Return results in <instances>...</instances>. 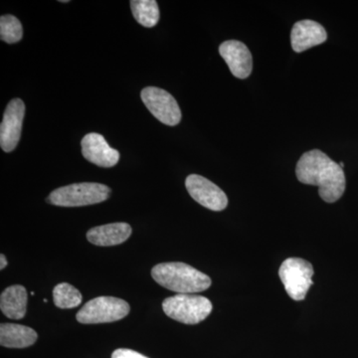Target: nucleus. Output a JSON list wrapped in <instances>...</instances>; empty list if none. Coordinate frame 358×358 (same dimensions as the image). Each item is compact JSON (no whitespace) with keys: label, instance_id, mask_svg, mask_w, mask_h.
Returning <instances> with one entry per match:
<instances>
[{"label":"nucleus","instance_id":"nucleus-15","mask_svg":"<svg viewBox=\"0 0 358 358\" xmlns=\"http://www.w3.org/2000/svg\"><path fill=\"white\" fill-rule=\"evenodd\" d=\"M36 331L31 327L16 324H1L0 345L8 348H25L36 343Z\"/></svg>","mask_w":358,"mask_h":358},{"label":"nucleus","instance_id":"nucleus-1","mask_svg":"<svg viewBox=\"0 0 358 358\" xmlns=\"http://www.w3.org/2000/svg\"><path fill=\"white\" fill-rule=\"evenodd\" d=\"M296 173L300 182L317 186L320 199L327 203L338 201L345 192L343 169L322 150H313L301 155Z\"/></svg>","mask_w":358,"mask_h":358},{"label":"nucleus","instance_id":"nucleus-10","mask_svg":"<svg viewBox=\"0 0 358 358\" xmlns=\"http://www.w3.org/2000/svg\"><path fill=\"white\" fill-rule=\"evenodd\" d=\"M219 53L235 77L246 79L250 76L253 69V59L246 45L237 40H228L220 45Z\"/></svg>","mask_w":358,"mask_h":358},{"label":"nucleus","instance_id":"nucleus-12","mask_svg":"<svg viewBox=\"0 0 358 358\" xmlns=\"http://www.w3.org/2000/svg\"><path fill=\"white\" fill-rule=\"evenodd\" d=\"M326 29L313 20H301L294 23L291 32L292 47L294 52H303L326 42Z\"/></svg>","mask_w":358,"mask_h":358},{"label":"nucleus","instance_id":"nucleus-20","mask_svg":"<svg viewBox=\"0 0 358 358\" xmlns=\"http://www.w3.org/2000/svg\"><path fill=\"white\" fill-rule=\"evenodd\" d=\"M7 266V260L6 257L1 254L0 255V270H3L4 268H6Z\"/></svg>","mask_w":358,"mask_h":358},{"label":"nucleus","instance_id":"nucleus-11","mask_svg":"<svg viewBox=\"0 0 358 358\" xmlns=\"http://www.w3.org/2000/svg\"><path fill=\"white\" fill-rule=\"evenodd\" d=\"M81 145L85 159L96 166L113 167L119 162L120 152L108 145L102 134H86L82 140Z\"/></svg>","mask_w":358,"mask_h":358},{"label":"nucleus","instance_id":"nucleus-4","mask_svg":"<svg viewBox=\"0 0 358 358\" xmlns=\"http://www.w3.org/2000/svg\"><path fill=\"white\" fill-rule=\"evenodd\" d=\"M167 317L185 324H197L210 315L213 307L205 296L192 294H178L162 303Z\"/></svg>","mask_w":358,"mask_h":358},{"label":"nucleus","instance_id":"nucleus-7","mask_svg":"<svg viewBox=\"0 0 358 358\" xmlns=\"http://www.w3.org/2000/svg\"><path fill=\"white\" fill-rule=\"evenodd\" d=\"M141 96L148 110L162 124L173 127L180 122V108L169 92L157 87H147L141 91Z\"/></svg>","mask_w":358,"mask_h":358},{"label":"nucleus","instance_id":"nucleus-21","mask_svg":"<svg viewBox=\"0 0 358 358\" xmlns=\"http://www.w3.org/2000/svg\"><path fill=\"white\" fill-rule=\"evenodd\" d=\"M60 2H62V3H67V2H69V1H67V0H62V1H60Z\"/></svg>","mask_w":358,"mask_h":358},{"label":"nucleus","instance_id":"nucleus-2","mask_svg":"<svg viewBox=\"0 0 358 358\" xmlns=\"http://www.w3.org/2000/svg\"><path fill=\"white\" fill-rule=\"evenodd\" d=\"M152 275L160 286L178 294L200 293L211 286L208 275L185 263L159 264L152 268Z\"/></svg>","mask_w":358,"mask_h":358},{"label":"nucleus","instance_id":"nucleus-3","mask_svg":"<svg viewBox=\"0 0 358 358\" xmlns=\"http://www.w3.org/2000/svg\"><path fill=\"white\" fill-rule=\"evenodd\" d=\"M110 187L95 182L74 183L54 190L46 201L62 207H80L101 203L109 199Z\"/></svg>","mask_w":358,"mask_h":358},{"label":"nucleus","instance_id":"nucleus-16","mask_svg":"<svg viewBox=\"0 0 358 358\" xmlns=\"http://www.w3.org/2000/svg\"><path fill=\"white\" fill-rule=\"evenodd\" d=\"M131 13L141 25L155 27L159 20V8L155 0H131Z\"/></svg>","mask_w":358,"mask_h":358},{"label":"nucleus","instance_id":"nucleus-19","mask_svg":"<svg viewBox=\"0 0 358 358\" xmlns=\"http://www.w3.org/2000/svg\"><path fill=\"white\" fill-rule=\"evenodd\" d=\"M112 358H148L141 353L134 352V350H128V348H119L113 352Z\"/></svg>","mask_w":358,"mask_h":358},{"label":"nucleus","instance_id":"nucleus-9","mask_svg":"<svg viewBox=\"0 0 358 358\" xmlns=\"http://www.w3.org/2000/svg\"><path fill=\"white\" fill-rule=\"evenodd\" d=\"M24 115L25 105L20 99H13L7 105L0 126V145L4 152H11L17 147Z\"/></svg>","mask_w":358,"mask_h":358},{"label":"nucleus","instance_id":"nucleus-14","mask_svg":"<svg viewBox=\"0 0 358 358\" xmlns=\"http://www.w3.org/2000/svg\"><path fill=\"white\" fill-rule=\"evenodd\" d=\"M27 291L23 286L15 285L4 289L0 296V308L8 319L21 320L27 310Z\"/></svg>","mask_w":358,"mask_h":358},{"label":"nucleus","instance_id":"nucleus-18","mask_svg":"<svg viewBox=\"0 0 358 358\" xmlns=\"http://www.w3.org/2000/svg\"><path fill=\"white\" fill-rule=\"evenodd\" d=\"M23 29L20 21L15 16L7 14L0 18V38L8 44H14L22 39Z\"/></svg>","mask_w":358,"mask_h":358},{"label":"nucleus","instance_id":"nucleus-17","mask_svg":"<svg viewBox=\"0 0 358 358\" xmlns=\"http://www.w3.org/2000/svg\"><path fill=\"white\" fill-rule=\"evenodd\" d=\"M53 300L59 308H73L81 305L82 294L68 282H61L53 289Z\"/></svg>","mask_w":358,"mask_h":358},{"label":"nucleus","instance_id":"nucleus-13","mask_svg":"<svg viewBox=\"0 0 358 358\" xmlns=\"http://www.w3.org/2000/svg\"><path fill=\"white\" fill-rule=\"evenodd\" d=\"M131 232L133 230L128 223L107 224L90 229L87 233V239L90 243L96 246H115L126 242L131 236Z\"/></svg>","mask_w":358,"mask_h":358},{"label":"nucleus","instance_id":"nucleus-5","mask_svg":"<svg viewBox=\"0 0 358 358\" xmlns=\"http://www.w3.org/2000/svg\"><path fill=\"white\" fill-rule=\"evenodd\" d=\"M129 305L122 299L99 296L85 303L78 312L76 319L80 324H96L117 322L129 315Z\"/></svg>","mask_w":358,"mask_h":358},{"label":"nucleus","instance_id":"nucleus-8","mask_svg":"<svg viewBox=\"0 0 358 358\" xmlns=\"http://www.w3.org/2000/svg\"><path fill=\"white\" fill-rule=\"evenodd\" d=\"M185 186L190 196L205 208L222 211L227 207L228 199L225 192L203 176L190 174L186 178Z\"/></svg>","mask_w":358,"mask_h":358},{"label":"nucleus","instance_id":"nucleus-6","mask_svg":"<svg viewBox=\"0 0 358 358\" xmlns=\"http://www.w3.org/2000/svg\"><path fill=\"white\" fill-rule=\"evenodd\" d=\"M313 274L312 264L301 258L287 259L279 268L280 279L294 301H303L306 298L313 284Z\"/></svg>","mask_w":358,"mask_h":358}]
</instances>
